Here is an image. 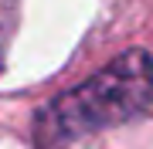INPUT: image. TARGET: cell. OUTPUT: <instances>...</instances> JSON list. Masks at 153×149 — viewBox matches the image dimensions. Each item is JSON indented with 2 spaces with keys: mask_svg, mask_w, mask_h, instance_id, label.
I'll use <instances>...</instances> for the list:
<instances>
[{
  "mask_svg": "<svg viewBox=\"0 0 153 149\" xmlns=\"http://www.w3.org/2000/svg\"><path fill=\"white\" fill-rule=\"evenodd\" d=\"M17 24V0H0V68H4V51Z\"/></svg>",
  "mask_w": 153,
  "mask_h": 149,
  "instance_id": "7a4b0ae2",
  "label": "cell"
},
{
  "mask_svg": "<svg viewBox=\"0 0 153 149\" xmlns=\"http://www.w3.org/2000/svg\"><path fill=\"white\" fill-rule=\"evenodd\" d=\"M153 98V58L146 51H126L92 75L85 85L58 95L41 109L34 122V139L41 149L65 146L71 139L92 136L99 129L119 126L140 115Z\"/></svg>",
  "mask_w": 153,
  "mask_h": 149,
  "instance_id": "6da1fadb",
  "label": "cell"
}]
</instances>
